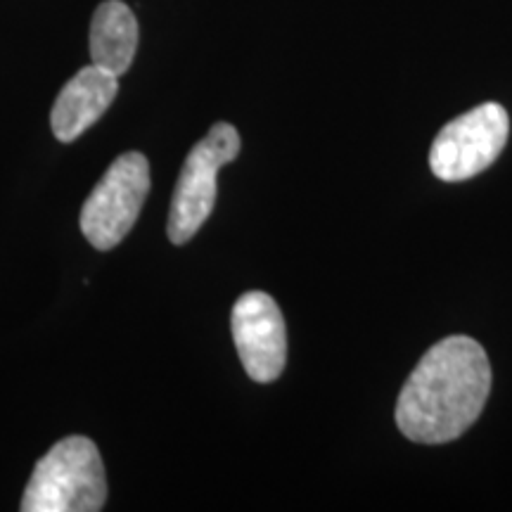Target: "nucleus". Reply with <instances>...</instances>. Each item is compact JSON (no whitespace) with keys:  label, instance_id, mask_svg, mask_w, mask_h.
<instances>
[{"label":"nucleus","instance_id":"1","mask_svg":"<svg viewBox=\"0 0 512 512\" xmlns=\"http://www.w3.org/2000/svg\"><path fill=\"white\" fill-rule=\"evenodd\" d=\"M491 392L486 351L472 337H446L422 356L396 401V425L418 444H448L482 415Z\"/></svg>","mask_w":512,"mask_h":512},{"label":"nucleus","instance_id":"2","mask_svg":"<svg viewBox=\"0 0 512 512\" xmlns=\"http://www.w3.org/2000/svg\"><path fill=\"white\" fill-rule=\"evenodd\" d=\"M107 501V479L98 446L88 437H67L38 460L22 512H98Z\"/></svg>","mask_w":512,"mask_h":512},{"label":"nucleus","instance_id":"3","mask_svg":"<svg viewBox=\"0 0 512 512\" xmlns=\"http://www.w3.org/2000/svg\"><path fill=\"white\" fill-rule=\"evenodd\" d=\"M240 133L233 124H216L185 157L169 209L166 233L174 245H185L204 226L216 204V176L240 155Z\"/></svg>","mask_w":512,"mask_h":512},{"label":"nucleus","instance_id":"4","mask_svg":"<svg viewBox=\"0 0 512 512\" xmlns=\"http://www.w3.org/2000/svg\"><path fill=\"white\" fill-rule=\"evenodd\" d=\"M150 192V162L140 152H124L112 162L81 209L83 238L110 252L136 226Z\"/></svg>","mask_w":512,"mask_h":512},{"label":"nucleus","instance_id":"5","mask_svg":"<svg viewBox=\"0 0 512 512\" xmlns=\"http://www.w3.org/2000/svg\"><path fill=\"white\" fill-rule=\"evenodd\" d=\"M510 136L508 112L484 102L441 128L430 150V169L439 181L460 183L489 169Z\"/></svg>","mask_w":512,"mask_h":512},{"label":"nucleus","instance_id":"6","mask_svg":"<svg viewBox=\"0 0 512 512\" xmlns=\"http://www.w3.org/2000/svg\"><path fill=\"white\" fill-rule=\"evenodd\" d=\"M230 328L238 356L254 382H273L287 363L285 318L266 292H245L233 306Z\"/></svg>","mask_w":512,"mask_h":512},{"label":"nucleus","instance_id":"7","mask_svg":"<svg viewBox=\"0 0 512 512\" xmlns=\"http://www.w3.org/2000/svg\"><path fill=\"white\" fill-rule=\"evenodd\" d=\"M119 93V76L91 64L64 83L50 112V128L60 143H74L110 110Z\"/></svg>","mask_w":512,"mask_h":512},{"label":"nucleus","instance_id":"8","mask_svg":"<svg viewBox=\"0 0 512 512\" xmlns=\"http://www.w3.org/2000/svg\"><path fill=\"white\" fill-rule=\"evenodd\" d=\"M138 50V19L121 0L98 5L91 19V60L114 76L128 72Z\"/></svg>","mask_w":512,"mask_h":512}]
</instances>
